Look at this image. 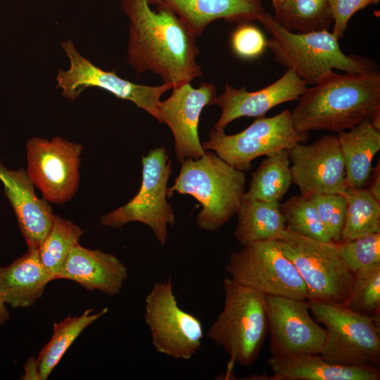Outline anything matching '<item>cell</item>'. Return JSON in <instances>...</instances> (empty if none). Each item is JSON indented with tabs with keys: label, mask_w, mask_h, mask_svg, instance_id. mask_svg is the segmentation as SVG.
<instances>
[{
	"label": "cell",
	"mask_w": 380,
	"mask_h": 380,
	"mask_svg": "<svg viewBox=\"0 0 380 380\" xmlns=\"http://www.w3.org/2000/svg\"><path fill=\"white\" fill-rule=\"evenodd\" d=\"M120 5L129 20L127 62L134 70L152 72L173 87L203 76L196 37L173 12L154 10L148 0Z\"/></svg>",
	"instance_id": "6da1fadb"
},
{
	"label": "cell",
	"mask_w": 380,
	"mask_h": 380,
	"mask_svg": "<svg viewBox=\"0 0 380 380\" xmlns=\"http://www.w3.org/2000/svg\"><path fill=\"white\" fill-rule=\"evenodd\" d=\"M291 111L295 128L300 132L350 129L380 108V73L338 74L334 70L312 87H306Z\"/></svg>",
	"instance_id": "7a4b0ae2"
},
{
	"label": "cell",
	"mask_w": 380,
	"mask_h": 380,
	"mask_svg": "<svg viewBox=\"0 0 380 380\" xmlns=\"http://www.w3.org/2000/svg\"><path fill=\"white\" fill-rule=\"evenodd\" d=\"M270 39L267 47L277 62L293 70L307 84L314 85L334 70L362 72L376 70L370 59L346 55L332 32L297 33L283 27L269 13L258 18Z\"/></svg>",
	"instance_id": "3957f363"
},
{
	"label": "cell",
	"mask_w": 380,
	"mask_h": 380,
	"mask_svg": "<svg viewBox=\"0 0 380 380\" xmlns=\"http://www.w3.org/2000/svg\"><path fill=\"white\" fill-rule=\"evenodd\" d=\"M246 176L215 152L205 151L197 159L182 163L167 196L174 192L194 197L202 208L196 216L199 229L215 232L224 225L239 210L245 194Z\"/></svg>",
	"instance_id": "277c9868"
},
{
	"label": "cell",
	"mask_w": 380,
	"mask_h": 380,
	"mask_svg": "<svg viewBox=\"0 0 380 380\" xmlns=\"http://www.w3.org/2000/svg\"><path fill=\"white\" fill-rule=\"evenodd\" d=\"M223 289V308L206 336L223 348L232 362L251 366L268 333L266 296L231 277L224 279Z\"/></svg>",
	"instance_id": "5b68a950"
},
{
	"label": "cell",
	"mask_w": 380,
	"mask_h": 380,
	"mask_svg": "<svg viewBox=\"0 0 380 380\" xmlns=\"http://www.w3.org/2000/svg\"><path fill=\"white\" fill-rule=\"evenodd\" d=\"M327 332L320 355L340 365L379 369L380 320L344 305L308 300Z\"/></svg>",
	"instance_id": "8992f818"
},
{
	"label": "cell",
	"mask_w": 380,
	"mask_h": 380,
	"mask_svg": "<svg viewBox=\"0 0 380 380\" xmlns=\"http://www.w3.org/2000/svg\"><path fill=\"white\" fill-rule=\"evenodd\" d=\"M307 289V300L338 305L346 302L354 281L337 243L317 241L285 229L277 240Z\"/></svg>",
	"instance_id": "52a82bcc"
},
{
	"label": "cell",
	"mask_w": 380,
	"mask_h": 380,
	"mask_svg": "<svg viewBox=\"0 0 380 380\" xmlns=\"http://www.w3.org/2000/svg\"><path fill=\"white\" fill-rule=\"evenodd\" d=\"M308 137V133L295 128L291 111L285 109L270 118H257L235 134H227L224 129L213 127L202 146L205 151H213L235 169L244 172L251 168L254 159L289 149L298 143L305 142Z\"/></svg>",
	"instance_id": "ba28073f"
},
{
	"label": "cell",
	"mask_w": 380,
	"mask_h": 380,
	"mask_svg": "<svg viewBox=\"0 0 380 380\" xmlns=\"http://www.w3.org/2000/svg\"><path fill=\"white\" fill-rule=\"evenodd\" d=\"M141 159L142 181L138 193L125 205L102 215L101 223L110 227H121L130 222L143 223L165 245L167 227L175 222L173 208L167 201L171 160L165 146L150 150Z\"/></svg>",
	"instance_id": "9c48e42d"
},
{
	"label": "cell",
	"mask_w": 380,
	"mask_h": 380,
	"mask_svg": "<svg viewBox=\"0 0 380 380\" xmlns=\"http://www.w3.org/2000/svg\"><path fill=\"white\" fill-rule=\"evenodd\" d=\"M231 253L225 272L265 296L307 300L306 286L277 240L255 241Z\"/></svg>",
	"instance_id": "30bf717a"
},
{
	"label": "cell",
	"mask_w": 380,
	"mask_h": 380,
	"mask_svg": "<svg viewBox=\"0 0 380 380\" xmlns=\"http://www.w3.org/2000/svg\"><path fill=\"white\" fill-rule=\"evenodd\" d=\"M144 320L157 352L187 360L199 350L204 336L202 323L179 306L170 277L153 284L145 299Z\"/></svg>",
	"instance_id": "8fae6325"
},
{
	"label": "cell",
	"mask_w": 380,
	"mask_h": 380,
	"mask_svg": "<svg viewBox=\"0 0 380 380\" xmlns=\"http://www.w3.org/2000/svg\"><path fill=\"white\" fill-rule=\"evenodd\" d=\"M61 45L70 62L69 68L58 70L56 76L57 88L62 90L64 98L74 101L85 89L99 88L117 98L133 102L157 119L160 98L172 89V84L163 82L157 86H148L134 83L120 77L115 71H106L97 67L78 52L72 40L63 42Z\"/></svg>",
	"instance_id": "7c38bea8"
},
{
	"label": "cell",
	"mask_w": 380,
	"mask_h": 380,
	"mask_svg": "<svg viewBox=\"0 0 380 380\" xmlns=\"http://www.w3.org/2000/svg\"><path fill=\"white\" fill-rule=\"evenodd\" d=\"M25 148L26 171L44 199L53 203L70 200L79 184L82 146L61 137H32Z\"/></svg>",
	"instance_id": "4fadbf2b"
},
{
	"label": "cell",
	"mask_w": 380,
	"mask_h": 380,
	"mask_svg": "<svg viewBox=\"0 0 380 380\" xmlns=\"http://www.w3.org/2000/svg\"><path fill=\"white\" fill-rule=\"evenodd\" d=\"M266 300L272 357L320 353L327 332L310 316L308 300L266 296Z\"/></svg>",
	"instance_id": "5bb4252c"
},
{
	"label": "cell",
	"mask_w": 380,
	"mask_h": 380,
	"mask_svg": "<svg viewBox=\"0 0 380 380\" xmlns=\"http://www.w3.org/2000/svg\"><path fill=\"white\" fill-rule=\"evenodd\" d=\"M289 154L292 184L300 195L345 193V165L336 136L325 134L310 144L298 143Z\"/></svg>",
	"instance_id": "9a60e30c"
},
{
	"label": "cell",
	"mask_w": 380,
	"mask_h": 380,
	"mask_svg": "<svg viewBox=\"0 0 380 380\" xmlns=\"http://www.w3.org/2000/svg\"><path fill=\"white\" fill-rule=\"evenodd\" d=\"M172 89L171 95L160 101L156 120L170 129L180 163L199 158L205 152L198 137L199 118L204 107L214 104L216 87L213 83L201 82L194 88L191 83H186Z\"/></svg>",
	"instance_id": "2e32d148"
},
{
	"label": "cell",
	"mask_w": 380,
	"mask_h": 380,
	"mask_svg": "<svg viewBox=\"0 0 380 380\" xmlns=\"http://www.w3.org/2000/svg\"><path fill=\"white\" fill-rule=\"evenodd\" d=\"M306 87V82L289 69L272 84L255 91L225 84L223 92L214 101L222 110L214 128L225 129L228 124L242 117L265 116L279 104L298 100Z\"/></svg>",
	"instance_id": "e0dca14e"
},
{
	"label": "cell",
	"mask_w": 380,
	"mask_h": 380,
	"mask_svg": "<svg viewBox=\"0 0 380 380\" xmlns=\"http://www.w3.org/2000/svg\"><path fill=\"white\" fill-rule=\"evenodd\" d=\"M0 182L16 216L28 250H37L49 232L53 213L49 202L37 197L26 170H9L0 161Z\"/></svg>",
	"instance_id": "ac0fdd59"
},
{
	"label": "cell",
	"mask_w": 380,
	"mask_h": 380,
	"mask_svg": "<svg viewBox=\"0 0 380 380\" xmlns=\"http://www.w3.org/2000/svg\"><path fill=\"white\" fill-rule=\"evenodd\" d=\"M151 6L173 12L197 38L213 21H258L265 12L262 0H148Z\"/></svg>",
	"instance_id": "d6986e66"
},
{
	"label": "cell",
	"mask_w": 380,
	"mask_h": 380,
	"mask_svg": "<svg viewBox=\"0 0 380 380\" xmlns=\"http://www.w3.org/2000/svg\"><path fill=\"white\" fill-rule=\"evenodd\" d=\"M127 277V267L113 254L86 248L77 243L70 249L58 279L74 281L87 290L115 296Z\"/></svg>",
	"instance_id": "ffe728a7"
},
{
	"label": "cell",
	"mask_w": 380,
	"mask_h": 380,
	"mask_svg": "<svg viewBox=\"0 0 380 380\" xmlns=\"http://www.w3.org/2000/svg\"><path fill=\"white\" fill-rule=\"evenodd\" d=\"M270 380H379L380 370L346 367L331 362L319 353H302L267 360Z\"/></svg>",
	"instance_id": "44dd1931"
},
{
	"label": "cell",
	"mask_w": 380,
	"mask_h": 380,
	"mask_svg": "<svg viewBox=\"0 0 380 380\" xmlns=\"http://www.w3.org/2000/svg\"><path fill=\"white\" fill-rule=\"evenodd\" d=\"M53 277L42 265L37 250L27 252L0 267V296L13 308H29L41 298Z\"/></svg>",
	"instance_id": "7402d4cb"
},
{
	"label": "cell",
	"mask_w": 380,
	"mask_h": 380,
	"mask_svg": "<svg viewBox=\"0 0 380 380\" xmlns=\"http://www.w3.org/2000/svg\"><path fill=\"white\" fill-rule=\"evenodd\" d=\"M348 187H365L372 171V160L380 150V131L369 119L338 132Z\"/></svg>",
	"instance_id": "603a6c76"
},
{
	"label": "cell",
	"mask_w": 380,
	"mask_h": 380,
	"mask_svg": "<svg viewBox=\"0 0 380 380\" xmlns=\"http://www.w3.org/2000/svg\"><path fill=\"white\" fill-rule=\"evenodd\" d=\"M234 237L241 246L267 240H277L286 229L280 202L243 199L237 210Z\"/></svg>",
	"instance_id": "cb8c5ba5"
},
{
	"label": "cell",
	"mask_w": 380,
	"mask_h": 380,
	"mask_svg": "<svg viewBox=\"0 0 380 380\" xmlns=\"http://www.w3.org/2000/svg\"><path fill=\"white\" fill-rule=\"evenodd\" d=\"M292 184L289 149L267 156L252 173L243 199L280 202Z\"/></svg>",
	"instance_id": "d4e9b609"
},
{
	"label": "cell",
	"mask_w": 380,
	"mask_h": 380,
	"mask_svg": "<svg viewBox=\"0 0 380 380\" xmlns=\"http://www.w3.org/2000/svg\"><path fill=\"white\" fill-rule=\"evenodd\" d=\"M87 310L78 317L68 316L58 323H54L51 339L40 350L37 358L41 380L46 379L58 365L68 348L89 325L108 312V308L92 314Z\"/></svg>",
	"instance_id": "484cf974"
},
{
	"label": "cell",
	"mask_w": 380,
	"mask_h": 380,
	"mask_svg": "<svg viewBox=\"0 0 380 380\" xmlns=\"http://www.w3.org/2000/svg\"><path fill=\"white\" fill-rule=\"evenodd\" d=\"M273 17L283 27L297 33L329 31L333 23L327 0H286Z\"/></svg>",
	"instance_id": "4316f807"
},
{
	"label": "cell",
	"mask_w": 380,
	"mask_h": 380,
	"mask_svg": "<svg viewBox=\"0 0 380 380\" xmlns=\"http://www.w3.org/2000/svg\"><path fill=\"white\" fill-rule=\"evenodd\" d=\"M343 194L346 211L340 241L380 232V202L368 189L348 187Z\"/></svg>",
	"instance_id": "83f0119b"
},
{
	"label": "cell",
	"mask_w": 380,
	"mask_h": 380,
	"mask_svg": "<svg viewBox=\"0 0 380 380\" xmlns=\"http://www.w3.org/2000/svg\"><path fill=\"white\" fill-rule=\"evenodd\" d=\"M83 233L72 222L54 215L52 226L37 249L42 265L54 280L58 279L70 249Z\"/></svg>",
	"instance_id": "f1b7e54d"
},
{
	"label": "cell",
	"mask_w": 380,
	"mask_h": 380,
	"mask_svg": "<svg viewBox=\"0 0 380 380\" xmlns=\"http://www.w3.org/2000/svg\"><path fill=\"white\" fill-rule=\"evenodd\" d=\"M286 229L324 242L333 241L325 229L312 202L302 195L291 196L281 203Z\"/></svg>",
	"instance_id": "f546056e"
},
{
	"label": "cell",
	"mask_w": 380,
	"mask_h": 380,
	"mask_svg": "<svg viewBox=\"0 0 380 380\" xmlns=\"http://www.w3.org/2000/svg\"><path fill=\"white\" fill-rule=\"evenodd\" d=\"M344 305L380 320V265L354 274L353 286Z\"/></svg>",
	"instance_id": "4dcf8cb0"
},
{
	"label": "cell",
	"mask_w": 380,
	"mask_h": 380,
	"mask_svg": "<svg viewBox=\"0 0 380 380\" xmlns=\"http://www.w3.org/2000/svg\"><path fill=\"white\" fill-rule=\"evenodd\" d=\"M353 274L380 265V232L337 243Z\"/></svg>",
	"instance_id": "1f68e13d"
},
{
	"label": "cell",
	"mask_w": 380,
	"mask_h": 380,
	"mask_svg": "<svg viewBox=\"0 0 380 380\" xmlns=\"http://www.w3.org/2000/svg\"><path fill=\"white\" fill-rule=\"evenodd\" d=\"M309 198L314 204L318 215L331 240L338 243L346 217V200L344 194H315Z\"/></svg>",
	"instance_id": "d6a6232c"
},
{
	"label": "cell",
	"mask_w": 380,
	"mask_h": 380,
	"mask_svg": "<svg viewBox=\"0 0 380 380\" xmlns=\"http://www.w3.org/2000/svg\"><path fill=\"white\" fill-rule=\"evenodd\" d=\"M231 46L239 57L253 59L261 56L267 48V39L257 26L242 23L232 34Z\"/></svg>",
	"instance_id": "836d02e7"
},
{
	"label": "cell",
	"mask_w": 380,
	"mask_h": 380,
	"mask_svg": "<svg viewBox=\"0 0 380 380\" xmlns=\"http://www.w3.org/2000/svg\"><path fill=\"white\" fill-rule=\"evenodd\" d=\"M333 18V34L342 38L352 16L358 11L380 0H327Z\"/></svg>",
	"instance_id": "e575fe53"
},
{
	"label": "cell",
	"mask_w": 380,
	"mask_h": 380,
	"mask_svg": "<svg viewBox=\"0 0 380 380\" xmlns=\"http://www.w3.org/2000/svg\"><path fill=\"white\" fill-rule=\"evenodd\" d=\"M380 163L376 164V167L372 169V179L369 186L367 188L372 196L380 202Z\"/></svg>",
	"instance_id": "d590c367"
},
{
	"label": "cell",
	"mask_w": 380,
	"mask_h": 380,
	"mask_svg": "<svg viewBox=\"0 0 380 380\" xmlns=\"http://www.w3.org/2000/svg\"><path fill=\"white\" fill-rule=\"evenodd\" d=\"M23 379H41L39 374L37 359L32 357L25 365V374Z\"/></svg>",
	"instance_id": "8d00e7d4"
},
{
	"label": "cell",
	"mask_w": 380,
	"mask_h": 380,
	"mask_svg": "<svg viewBox=\"0 0 380 380\" xmlns=\"http://www.w3.org/2000/svg\"><path fill=\"white\" fill-rule=\"evenodd\" d=\"M9 319V313L5 306L1 296H0V325L4 324Z\"/></svg>",
	"instance_id": "74e56055"
},
{
	"label": "cell",
	"mask_w": 380,
	"mask_h": 380,
	"mask_svg": "<svg viewBox=\"0 0 380 380\" xmlns=\"http://www.w3.org/2000/svg\"><path fill=\"white\" fill-rule=\"evenodd\" d=\"M372 125L380 131V108L376 110L369 118Z\"/></svg>",
	"instance_id": "f35d334b"
},
{
	"label": "cell",
	"mask_w": 380,
	"mask_h": 380,
	"mask_svg": "<svg viewBox=\"0 0 380 380\" xmlns=\"http://www.w3.org/2000/svg\"><path fill=\"white\" fill-rule=\"evenodd\" d=\"M274 11L277 10L286 0H270Z\"/></svg>",
	"instance_id": "ab89813d"
}]
</instances>
